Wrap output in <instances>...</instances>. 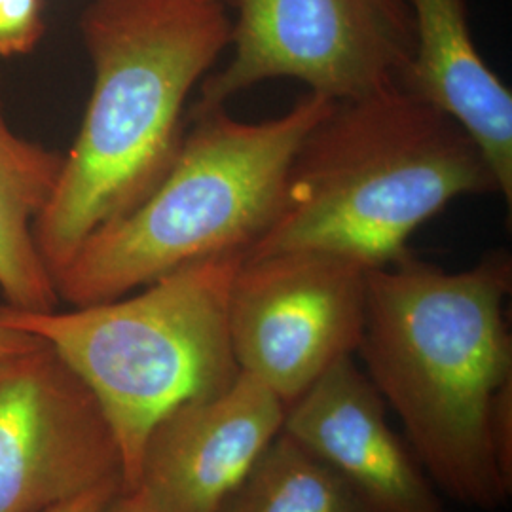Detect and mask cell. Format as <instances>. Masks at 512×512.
<instances>
[{"label":"cell","instance_id":"1","mask_svg":"<svg viewBox=\"0 0 512 512\" xmlns=\"http://www.w3.org/2000/svg\"><path fill=\"white\" fill-rule=\"evenodd\" d=\"M511 256L459 272L410 255L368 270L361 368L431 482L492 512L512 494Z\"/></svg>","mask_w":512,"mask_h":512},{"label":"cell","instance_id":"2","mask_svg":"<svg viewBox=\"0 0 512 512\" xmlns=\"http://www.w3.org/2000/svg\"><path fill=\"white\" fill-rule=\"evenodd\" d=\"M93 86L35 241L54 277L128 215L181 147L184 109L230 44L226 0H92L80 18Z\"/></svg>","mask_w":512,"mask_h":512},{"label":"cell","instance_id":"3","mask_svg":"<svg viewBox=\"0 0 512 512\" xmlns=\"http://www.w3.org/2000/svg\"><path fill=\"white\" fill-rule=\"evenodd\" d=\"M492 192L499 184L473 137L397 84L332 103L245 258L317 251L384 268L410 255L408 239L454 200Z\"/></svg>","mask_w":512,"mask_h":512},{"label":"cell","instance_id":"4","mask_svg":"<svg viewBox=\"0 0 512 512\" xmlns=\"http://www.w3.org/2000/svg\"><path fill=\"white\" fill-rule=\"evenodd\" d=\"M332 103L308 93L264 122H241L224 107L192 110L162 181L95 232L55 277L59 302L101 304L190 262L247 255L277 215L298 148Z\"/></svg>","mask_w":512,"mask_h":512},{"label":"cell","instance_id":"5","mask_svg":"<svg viewBox=\"0 0 512 512\" xmlns=\"http://www.w3.org/2000/svg\"><path fill=\"white\" fill-rule=\"evenodd\" d=\"M243 258H203L137 294L69 311L0 304L2 325L35 334L92 389L120 446L126 492L135 488L156 421L238 378L228 306Z\"/></svg>","mask_w":512,"mask_h":512},{"label":"cell","instance_id":"6","mask_svg":"<svg viewBox=\"0 0 512 512\" xmlns=\"http://www.w3.org/2000/svg\"><path fill=\"white\" fill-rule=\"evenodd\" d=\"M232 57L202 80L192 110L224 107L260 82L294 78L351 101L403 82L414 57L404 0H234Z\"/></svg>","mask_w":512,"mask_h":512},{"label":"cell","instance_id":"7","mask_svg":"<svg viewBox=\"0 0 512 512\" xmlns=\"http://www.w3.org/2000/svg\"><path fill=\"white\" fill-rule=\"evenodd\" d=\"M368 270L342 256L289 251L243 258L228 327L241 372L287 404L359 349Z\"/></svg>","mask_w":512,"mask_h":512},{"label":"cell","instance_id":"8","mask_svg":"<svg viewBox=\"0 0 512 512\" xmlns=\"http://www.w3.org/2000/svg\"><path fill=\"white\" fill-rule=\"evenodd\" d=\"M105 486L124 490L116 435L92 389L44 344L0 378V512H46Z\"/></svg>","mask_w":512,"mask_h":512},{"label":"cell","instance_id":"9","mask_svg":"<svg viewBox=\"0 0 512 512\" xmlns=\"http://www.w3.org/2000/svg\"><path fill=\"white\" fill-rule=\"evenodd\" d=\"M287 408L247 372L175 406L150 429L133 490L162 512H220L281 433Z\"/></svg>","mask_w":512,"mask_h":512},{"label":"cell","instance_id":"10","mask_svg":"<svg viewBox=\"0 0 512 512\" xmlns=\"http://www.w3.org/2000/svg\"><path fill=\"white\" fill-rule=\"evenodd\" d=\"M283 429L327 459L376 512H448L353 357L330 366L287 408Z\"/></svg>","mask_w":512,"mask_h":512},{"label":"cell","instance_id":"11","mask_svg":"<svg viewBox=\"0 0 512 512\" xmlns=\"http://www.w3.org/2000/svg\"><path fill=\"white\" fill-rule=\"evenodd\" d=\"M414 29L406 92L465 129L512 202V93L476 48L467 0H404Z\"/></svg>","mask_w":512,"mask_h":512},{"label":"cell","instance_id":"12","mask_svg":"<svg viewBox=\"0 0 512 512\" xmlns=\"http://www.w3.org/2000/svg\"><path fill=\"white\" fill-rule=\"evenodd\" d=\"M63 154L10 128L0 76V294L23 311L59 306L54 277L35 241V222L54 196Z\"/></svg>","mask_w":512,"mask_h":512},{"label":"cell","instance_id":"13","mask_svg":"<svg viewBox=\"0 0 512 512\" xmlns=\"http://www.w3.org/2000/svg\"><path fill=\"white\" fill-rule=\"evenodd\" d=\"M220 512H376L327 459L281 429Z\"/></svg>","mask_w":512,"mask_h":512},{"label":"cell","instance_id":"14","mask_svg":"<svg viewBox=\"0 0 512 512\" xmlns=\"http://www.w3.org/2000/svg\"><path fill=\"white\" fill-rule=\"evenodd\" d=\"M44 33L42 0H0V57L35 52Z\"/></svg>","mask_w":512,"mask_h":512},{"label":"cell","instance_id":"15","mask_svg":"<svg viewBox=\"0 0 512 512\" xmlns=\"http://www.w3.org/2000/svg\"><path fill=\"white\" fill-rule=\"evenodd\" d=\"M44 344L46 342H42L35 334L0 323V378H4Z\"/></svg>","mask_w":512,"mask_h":512},{"label":"cell","instance_id":"16","mask_svg":"<svg viewBox=\"0 0 512 512\" xmlns=\"http://www.w3.org/2000/svg\"><path fill=\"white\" fill-rule=\"evenodd\" d=\"M120 490H122L120 486H105V488L93 490L90 494L71 499L67 503H61V505H57L54 509L46 512H101L110 497L118 494Z\"/></svg>","mask_w":512,"mask_h":512},{"label":"cell","instance_id":"17","mask_svg":"<svg viewBox=\"0 0 512 512\" xmlns=\"http://www.w3.org/2000/svg\"><path fill=\"white\" fill-rule=\"evenodd\" d=\"M101 512H162L137 490H120L112 495Z\"/></svg>","mask_w":512,"mask_h":512}]
</instances>
